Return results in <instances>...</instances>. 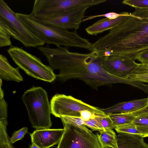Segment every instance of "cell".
Masks as SVG:
<instances>
[{"label": "cell", "mask_w": 148, "mask_h": 148, "mask_svg": "<svg viewBox=\"0 0 148 148\" xmlns=\"http://www.w3.org/2000/svg\"><path fill=\"white\" fill-rule=\"evenodd\" d=\"M39 50L53 70H59L56 78L60 81L78 79L96 90L103 85L118 83L130 85L131 83L128 78L108 73L94 52L88 53L72 52L67 47L62 46L51 48L42 46Z\"/></svg>", "instance_id": "1"}, {"label": "cell", "mask_w": 148, "mask_h": 148, "mask_svg": "<svg viewBox=\"0 0 148 148\" xmlns=\"http://www.w3.org/2000/svg\"><path fill=\"white\" fill-rule=\"evenodd\" d=\"M93 45L102 56H125L136 60L140 52L148 49V8L135 9Z\"/></svg>", "instance_id": "2"}, {"label": "cell", "mask_w": 148, "mask_h": 148, "mask_svg": "<svg viewBox=\"0 0 148 148\" xmlns=\"http://www.w3.org/2000/svg\"><path fill=\"white\" fill-rule=\"evenodd\" d=\"M16 15L25 26L45 44L89 50L91 48L92 44L88 40L80 36L77 30L70 31L46 24L31 14L16 13Z\"/></svg>", "instance_id": "3"}, {"label": "cell", "mask_w": 148, "mask_h": 148, "mask_svg": "<svg viewBox=\"0 0 148 148\" xmlns=\"http://www.w3.org/2000/svg\"><path fill=\"white\" fill-rule=\"evenodd\" d=\"M22 98L32 127L36 130L49 128L52 126L51 111L45 90L33 86L24 93Z\"/></svg>", "instance_id": "4"}, {"label": "cell", "mask_w": 148, "mask_h": 148, "mask_svg": "<svg viewBox=\"0 0 148 148\" xmlns=\"http://www.w3.org/2000/svg\"><path fill=\"white\" fill-rule=\"evenodd\" d=\"M7 51L18 67L28 75L49 82L54 81L56 79L53 70L43 63L40 58L16 46H10Z\"/></svg>", "instance_id": "5"}, {"label": "cell", "mask_w": 148, "mask_h": 148, "mask_svg": "<svg viewBox=\"0 0 148 148\" xmlns=\"http://www.w3.org/2000/svg\"><path fill=\"white\" fill-rule=\"evenodd\" d=\"M63 125L64 131L57 148H102L97 135L88 128Z\"/></svg>", "instance_id": "6"}, {"label": "cell", "mask_w": 148, "mask_h": 148, "mask_svg": "<svg viewBox=\"0 0 148 148\" xmlns=\"http://www.w3.org/2000/svg\"><path fill=\"white\" fill-rule=\"evenodd\" d=\"M93 0H35L31 14L40 19L76 8L95 5Z\"/></svg>", "instance_id": "7"}, {"label": "cell", "mask_w": 148, "mask_h": 148, "mask_svg": "<svg viewBox=\"0 0 148 148\" xmlns=\"http://www.w3.org/2000/svg\"><path fill=\"white\" fill-rule=\"evenodd\" d=\"M51 113L55 116L60 118L68 116L80 117V112L88 110L105 114L99 108L87 104L70 95L56 94L50 101Z\"/></svg>", "instance_id": "8"}, {"label": "cell", "mask_w": 148, "mask_h": 148, "mask_svg": "<svg viewBox=\"0 0 148 148\" xmlns=\"http://www.w3.org/2000/svg\"><path fill=\"white\" fill-rule=\"evenodd\" d=\"M0 18L10 27L16 35V40L25 47H38L45 44L23 24L14 12L3 0H0Z\"/></svg>", "instance_id": "9"}, {"label": "cell", "mask_w": 148, "mask_h": 148, "mask_svg": "<svg viewBox=\"0 0 148 148\" xmlns=\"http://www.w3.org/2000/svg\"><path fill=\"white\" fill-rule=\"evenodd\" d=\"M89 8L88 6L76 8L39 20L46 24L58 28L77 30L79 28L86 11Z\"/></svg>", "instance_id": "10"}, {"label": "cell", "mask_w": 148, "mask_h": 148, "mask_svg": "<svg viewBox=\"0 0 148 148\" xmlns=\"http://www.w3.org/2000/svg\"><path fill=\"white\" fill-rule=\"evenodd\" d=\"M99 58L102 65L108 73L124 78H128L139 64L135 60L125 56H110Z\"/></svg>", "instance_id": "11"}, {"label": "cell", "mask_w": 148, "mask_h": 148, "mask_svg": "<svg viewBox=\"0 0 148 148\" xmlns=\"http://www.w3.org/2000/svg\"><path fill=\"white\" fill-rule=\"evenodd\" d=\"M64 130V128L36 130L30 134L32 143L41 148H49L58 144Z\"/></svg>", "instance_id": "12"}, {"label": "cell", "mask_w": 148, "mask_h": 148, "mask_svg": "<svg viewBox=\"0 0 148 148\" xmlns=\"http://www.w3.org/2000/svg\"><path fill=\"white\" fill-rule=\"evenodd\" d=\"M148 105V97L124 101L105 108H99L106 114L114 113H131Z\"/></svg>", "instance_id": "13"}, {"label": "cell", "mask_w": 148, "mask_h": 148, "mask_svg": "<svg viewBox=\"0 0 148 148\" xmlns=\"http://www.w3.org/2000/svg\"><path fill=\"white\" fill-rule=\"evenodd\" d=\"M116 136L118 148H148V144L140 135L119 133Z\"/></svg>", "instance_id": "14"}, {"label": "cell", "mask_w": 148, "mask_h": 148, "mask_svg": "<svg viewBox=\"0 0 148 148\" xmlns=\"http://www.w3.org/2000/svg\"><path fill=\"white\" fill-rule=\"evenodd\" d=\"M129 14L121 16L115 19L105 18L98 20L85 29L87 33L91 35H97L105 31L110 30L121 22Z\"/></svg>", "instance_id": "15"}, {"label": "cell", "mask_w": 148, "mask_h": 148, "mask_svg": "<svg viewBox=\"0 0 148 148\" xmlns=\"http://www.w3.org/2000/svg\"><path fill=\"white\" fill-rule=\"evenodd\" d=\"M18 67L14 68L9 63L7 58L0 55V77L6 81L20 82L23 78L19 71Z\"/></svg>", "instance_id": "16"}, {"label": "cell", "mask_w": 148, "mask_h": 148, "mask_svg": "<svg viewBox=\"0 0 148 148\" xmlns=\"http://www.w3.org/2000/svg\"><path fill=\"white\" fill-rule=\"evenodd\" d=\"M100 134H97L102 148L109 147L118 148L117 136L112 130H106L99 132Z\"/></svg>", "instance_id": "17"}, {"label": "cell", "mask_w": 148, "mask_h": 148, "mask_svg": "<svg viewBox=\"0 0 148 148\" xmlns=\"http://www.w3.org/2000/svg\"><path fill=\"white\" fill-rule=\"evenodd\" d=\"M128 78L136 82L148 84V63H139Z\"/></svg>", "instance_id": "18"}, {"label": "cell", "mask_w": 148, "mask_h": 148, "mask_svg": "<svg viewBox=\"0 0 148 148\" xmlns=\"http://www.w3.org/2000/svg\"><path fill=\"white\" fill-rule=\"evenodd\" d=\"M111 119L114 128L118 126L132 123L136 116L130 113H114L108 114Z\"/></svg>", "instance_id": "19"}, {"label": "cell", "mask_w": 148, "mask_h": 148, "mask_svg": "<svg viewBox=\"0 0 148 148\" xmlns=\"http://www.w3.org/2000/svg\"><path fill=\"white\" fill-rule=\"evenodd\" d=\"M132 123L142 134L143 138L148 137V115L137 116Z\"/></svg>", "instance_id": "20"}, {"label": "cell", "mask_w": 148, "mask_h": 148, "mask_svg": "<svg viewBox=\"0 0 148 148\" xmlns=\"http://www.w3.org/2000/svg\"><path fill=\"white\" fill-rule=\"evenodd\" d=\"M8 124L7 119H0V146L8 145L11 143L7 133Z\"/></svg>", "instance_id": "21"}, {"label": "cell", "mask_w": 148, "mask_h": 148, "mask_svg": "<svg viewBox=\"0 0 148 148\" xmlns=\"http://www.w3.org/2000/svg\"><path fill=\"white\" fill-rule=\"evenodd\" d=\"M60 118L63 124H70L85 129H87L84 125L85 121L80 117L72 116H63Z\"/></svg>", "instance_id": "22"}, {"label": "cell", "mask_w": 148, "mask_h": 148, "mask_svg": "<svg viewBox=\"0 0 148 148\" xmlns=\"http://www.w3.org/2000/svg\"><path fill=\"white\" fill-rule=\"evenodd\" d=\"M106 115H99L94 119L85 121L84 125L91 128L93 131H98L99 132L105 131L102 125L101 121L103 117Z\"/></svg>", "instance_id": "23"}, {"label": "cell", "mask_w": 148, "mask_h": 148, "mask_svg": "<svg viewBox=\"0 0 148 148\" xmlns=\"http://www.w3.org/2000/svg\"><path fill=\"white\" fill-rule=\"evenodd\" d=\"M118 133H126L140 135L142 134L137 129L136 125L133 123L116 127L114 128Z\"/></svg>", "instance_id": "24"}, {"label": "cell", "mask_w": 148, "mask_h": 148, "mask_svg": "<svg viewBox=\"0 0 148 148\" xmlns=\"http://www.w3.org/2000/svg\"><path fill=\"white\" fill-rule=\"evenodd\" d=\"M0 79V119H7L8 116L7 104L4 98V92L1 88L2 79Z\"/></svg>", "instance_id": "25"}, {"label": "cell", "mask_w": 148, "mask_h": 148, "mask_svg": "<svg viewBox=\"0 0 148 148\" xmlns=\"http://www.w3.org/2000/svg\"><path fill=\"white\" fill-rule=\"evenodd\" d=\"M129 13L128 12H121L119 13L112 12L101 15L90 16L87 17L86 18H83L82 22L100 17H105L106 18L109 19H115L121 16L127 15Z\"/></svg>", "instance_id": "26"}, {"label": "cell", "mask_w": 148, "mask_h": 148, "mask_svg": "<svg viewBox=\"0 0 148 148\" xmlns=\"http://www.w3.org/2000/svg\"><path fill=\"white\" fill-rule=\"evenodd\" d=\"M122 3L135 9L148 8V0H124Z\"/></svg>", "instance_id": "27"}, {"label": "cell", "mask_w": 148, "mask_h": 148, "mask_svg": "<svg viewBox=\"0 0 148 148\" xmlns=\"http://www.w3.org/2000/svg\"><path fill=\"white\" fill-rule=\"evenodd\" d=\"M0 33L3 34L16 39V35L10 27L3 19L0 18Z\"/></svg>", "instance_id": "28"}, {"label": "cell", "mask_w": 148, "mask_h": 148, "mask_svg": "<svg viewBox=\"0 0 148 148\" xmlns=\"http://www.w3.org/2000/svg\"><path fill=\"white\" fill-rule=\"evenodd\" d=\"M27 132L28 128L25 127H23L18 131L14 132L10 139V142L13 144L21 140Z\"/></svg>", "instance_id": "29"}, {"label": "cell", "mask_w": 148, "mask_h": 148, "mask_svg": "<svg viewBox=\"0 0 148 148\" xmlns=\"http://www.w3.org/2000/svg\"><path fill=\"white\" fill-rule=\"evenodd\" d=\"M102 115L105 114H101L88 110L83 111L80 112V117L84 121L94 119L97 116Z\"/></svg>", "instance_id": "30"}, {"label": "cell", "mask_w": 148, "mask_h": 148, "mask_svg": "<svg viewBox=\"0 0 148 148\" xmlns=\"http://www.w3.org/2000/svg\"><path fill=\"white\" fill-rule=\"evenodd\" d=\"M101 123L105 130H112L114 128L112 121L108 115L106 114L102 118Z\"/></svg>", "instance_id": "31"}, {"label": "cell", "mask_w": 148, "mask_h": 148, "mask_svg": "<svg viewBox=\"0 0 148 148\" xmlns=\"http://www.w3.org/2000/svg\"><path fill=\"white\" fill-rule=\"evenodd\" d=\"M10 36L4 34L0 33V47L12 45Z\"/></svg>", "instance_id": "32"}, {"label": "cell", "mask_w": 148, "mask_h": 148, "mask_svg": "<svg viewBox=\"0 0 148 148\" xmlns=\"http://www.w3.org/2000/svg\"><path fill=\"white\" fill-rule=\"evenodd\" d=\"M136 60L141 63H148V49L140 52L137 55Z\"/></svg>", "instance_id": "33"}, {"label": "cell", "mask_w": 148, "mask_h": 148, "mask_svg": "<svg viewBox=\"0 0 148 148\" xmlns=\"http://www.w3.org/2000/svg\"><path fill=\"white\" fill-rule=\"evenodd\" d=\"M129 113L136 116L141 115H148V106L139 110Z\"/></svg>", "instance_id": "34"}, {"label": "cell", "mask_w": 148, "mask_h": 148, "mask_svg": "<svg viewBox=\"0 0 148 148\" xmlns=\"http://www.w3.org/2000/svg\"><path fill=\"white\" fill-rule=\"evenodd\" d=\"M29 148H41L38 146L34 143H32L30 145Z\"/></svg>", "instance_id": "35"}, {"label": "cell", "mask_w": 148, "mask_h": 148, "mask_svg": "<svg viewBox=\"0 0 148 148\" xmlns=\"http://www.w3.org/2000/svg\"><path fill=\"white\" fill-rule=\"evenodd\" d=\"M8 148H14L12 145L11 143H9L8 146Z\"/></svg>", "instance_id": "36"}, {"label": "cell", "mask_w": 148, "mask_h": 148, "mask_svg": "<svg viewBox=\"0 0 148 148\" xmlns=\"http://www.w3.org/2000/svg\"><path fill=\"white\" fill-rule=\"evenodd\" d=\"M8 146L7 145H1L0 148H8Z\"/></svg>", "instance_id": "37"}, {"label": "cell", "mask_w": 148, "mask_h": 148, "mask_svg": "<svg viewBox=\"0 0 148 148\" xmlns=\"http://www.w3.org/2000/svg\"></svg>", "instance_id": "38"}]
</instances>
